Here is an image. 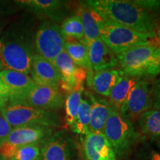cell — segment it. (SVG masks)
<instances>
[{
	"instance_id": "14",
	"label": "cell",
	"mask_w": 160,
	"mask_h": 160,
	"mask_svg": "<svg viewBox=\"0 0 160 160\" xmlns=\"http://www.w3.org/2000/svg\"><path fill=\"white\" fill-rule=\"evenodd\" d=\"M32 79L37 85L59 87L60 73L54 64L35 53L32 59L31 71Z\"/></svg>"
},
{
	"instance_id": "2",
	"label": "cell",
	"mask_w": 160,
	"mask_h": 160,
	"mask_svg": "<svg viewBox=\"0 0 160 160\" xmlns=\"http://www.w3.org/2000/svg\"><path fill=\"white\" fill-rule=\"evenodd\" d=\"M34 38L23 21H16L0 37V60L4 69L28 74L35 55Z\"/></svg>"
},
{
	"instance_id": "1",
	"label": "cell",
	"mask_w": 160,
	"mask_h": 160,
	"mask_svg": "<svg viewBox=\"0 0 160 160\" xmlns=\"http://www.w3.org/2000/svg\"><path fill=\"white\" fill-rule=\"evenodd\" d=\"M84 3L105 19L135 31L156 37L157 14L146 9L140 0H91Z\"/></svg>"
},
{
	"instance_id": "6",
	"label": "cell",
	"mask_w": 160,
	"mask_h": 160,
	"mask_svg": "<svg viewBox=\"0 0 160 160\" xmlns=\"http://www.w3.org/2000/svg\"><path fill=\"white\" fill-rule=\"evenodd\" d=\"M13 128L24 125H43L57 128L62 120L57 112L44 111L19 104H8L0 113Z\"/></svg>"
},
{
	"instance_id": "26",
	"label": "cell",
	"mask_w": 160,
	"mask_h": 160,
	"mask_svg": "<svg viewBox=\"0 0 160 160\" xmlns=\"http://www.w3.org/2000/svg\"><path fill=\"white\" fill-rule=\"evenodd\" d=\"M84 91V88H77L73 91L68 93L67 97L65 100V122L67 126L70 128L74 122L77 117L78 110H79L80 102H81L82 96Z\"/></svg>"
},
{
	"instance_id": "16",
	"label": "cell",
	"mask_w": 160,
	"mask_h": 160,
	"mask_svg": "<svg viewBox=\"0 0 160 160\" xmlns=\"http://www.w3.org/2000/svg\"><path fill=\"white\" fill-rule=\"evenodd\" d=\"M122 74L120 69L108 70L87 74L86 80L88 85L93 91L100 96L108 97L113 88L121 80Z\"/></svg>"
},
{
	"instance_id": "11",
	"label": "cell",
	"mask_w": 160,
	"mask_h": 160,
	"mask_svg": "<svg viewBox=\"0 0 160 160\" xmlns=\"http://www.w3.org/2000/svg\"><path fill=\"white\" fill-rule=\"evenodd\" d=\"M80 160H117L114 150L103 132H96L80 137Z\"/></svg>"
},
{
	"instance_id": "30",
	"label": "cell",
	"mask_w": 160,
	"mask_h": 160,
	"mask_svg": "<svg viewBox=\"0 0 160 160\" xmlns=\"http://www.w3.org/2000/svg\"><path fill=\"white\" fill-rule=\"evenodd\" d=\"M10 97H11L10 91L0 79V113L8 105Z\"/></svg>"
},
{
	"instance_id": "8",
	"label": "cell",
	"mask_w": 160,
	"mask_h": 160,
	"mask_svg": "<svg viewBox=\"0 0 160 160\" xmlns=\"http://www.w3.org/2000/svg\"><path fill=\"white\" fill-rule=\"evenodd\" d=\"M65 38L59 24L43 20L34 36L36 53L53 62L64 50Z\"/></svg>"
},
{
	"instance_id": "35",
	"label": "cell",
	"mask_w": 160,
	"mask_h": 160,
	"mask_svg": "<svg viewBox=\"0 0 160 160\" xmlns=\"http://www.w3.org/2000/svg\"><path fill=\"white\" fill-rule=\"evenodd\" d=\"M0 160H10V159H8L7 157H4V156H2V155L0 154Z\"/></svg>"
},
{
	"instance_id": "10",
	"label": "cell",
	"mask_w": 160,
	"mask_h": 160,
	"mask_svg": "<svg viewBox=\"0 0 160 160\" xmlns=\"http://www.w3.org/2000/svg\"><path fill=\"white\" fill-rule=\"evenodd\" d=\"M152 106V85L147 79H139L119 113L133 122L144 112L151 110Z\"/></svg>"
},
{
	"instance_id": "15",
	"label": "cell",
	"mask_w": 160,
	"mask_h": 160,
	"mask_svg": "<svg viewBox=\"0 0 160 160\" xmlns=\"http://www.w3.org/2000/svg\"><path fill=\"white\" fill-rule=\"evenodd\" d=\"M89 60L93 72L113 70L119 66L116 54L104 43L101 38L86 44Z\"/></svg>"
},
{
	"instance_id": "36",
	"label": "cell",
	"mask_w": 160,
	"mask_h": 160,
	"mask_svg": "<svg viewBox=\"0 0 160 160\" xmlns=\"http://www.w3.org/2000/svg\"><path fill=\"white\" fill-rule=\"evenodd\" d=\"M2 70H4V67H3V65H2V63L1 60H0V71H2Z\"/></svg>"
},
{
	"instance_id": "19",
	"label": "cell",
	"mask_w": 160,
	"mask_h": 160,
	"mask_svg": "<svg viewBox=\"0 0 160 160\" xmlns=\"http://www.w3.org/2000/svg\"><path fill=\"white\" fill-rule=\"evenodd\" d=\"M77 15L81 19L84 31L83 43L88 44L93 40L100 38L99 25L102 21V17L85 3H80L77 10Z\"/></svg>"
},
{
	"instance_id": "34",
	"label": "cell",
	"mask_w": 160,
	"mask_h": 160,
	"mask_svg": "<svg viewBox=\"0 0 160 160\" xmlns=\"http://www.w3.org/2000/svg\"><path fill=\"white\" fill-rule=\"evenodd\" d=\"M6 24H7V22H0V37H1L2 33L4 28L5 27Z\"/></svg>"
},
{
	"instance_id": "5",
	"label": "cell",
	"mask_w": 160,
	"mask_h": 160,
	"mask_svg": "<svg viewBox=\"0 0 160 160\" xmlns=\"http://www.w3.org/2000/svg\"><path fill=\"white\" fill-rule=\"evenodd\" d=\"M102 16V15H101ZM99 25L100 38L116 55L128 50L149 43L153 37L120 25L102 16Z\"/></svg>"
},
{
	"instance_id": "31",
	"label": "cell",
	"mask_w": 160,
	"mask_h": 160,
	"mask_svg": "<svg viewBox=\"0 0 160 160\" xmlns=\"http://www.w3.org/2000/svg\"><path fill=\"white\" fill-rule=\"evenodd\" d=\"M13 127L0 115V145L5 142Z\"/></svg>"
},
{
	"instance_id": "17",
	"label": "cell",
	"mask_w": 160,
	"mask_h": 160,
	"mask_svg": "<svg viewBox=\"0 0 160 160\" xmlns=\"http://www.w3.org/2000/svg\"><path fill=\"white\" fill-rule=\"evenodd\" d=\"M53 63L59 71V86L62 91L69 93L73 90L84 88V85H79L76 81L75 72L77 66L65 50L55 58Z\"/></svg>"
},
{
	"instance_id": "24",
	"label": "cell",
	"mask_w": 160,
	"mask_h": 160,
	"mask_svg": "<svg viewBox=\"0 0 160 160\" xmlns=\"http://www.w3.org/2000/svg\"><path fill=\"white\" fill-rule=\"evenodd\" d=\"M140 133L148 137H160V110L151 109L137 119Z\"/></svg>"
},
{
	"instance_id": "9",
	"label": "cell",
	"mask_w": 160,
	"mask_h": 160,
	"mask_svg": "<svg viewBox=\"0 0 160 160\" xmlns=\"http://www.w3.org/2000/svg\"><path fill=\"white\" fill-rule=\"evenodd\" d=\"M77 148L65 130L55 132L40 146L37 160H77Z\"/></svg>"
},
{
	"instance_id": "4",
	"label": "cell",
	"mask_w": 160,
	"mask_h": 160,
	"mask_svg": "<svg viewBox=\"0 0 160 160\" xmlns=\"http://www.w3.org/2000/svg\"><path fill=\"white\" fill-rule=\"evenodd\" d=\"M103 133L119 159L129 154L139 139V133L136 131L133 122L113 107H111Z\"/></svg>"
},
{
	"instance_id": "25",
	"label": "cell",
	"mask_w": 160,
	"mask_h": 160,
	"mask_svg": "<svg viewBox=\"0 0 160 160\" xmlns=\"http://www.w3.org/2000/svg\"><path fill=\"white\" fill-rule=\"evenodd\" d=\"M91 104L88 99H82L75 121L70 128L73 133L82 137L89 133Z\"/></svg>"
},
{
	"instance_id": "13",
	"label": "cell",
	"mask_w": 160,
	"mask_h": 160,
	"mask_svg": "<svg viewBox=\"0 0 160 160\" xmlns=\"http://www.w3.org/2000/svg\"><path fill=\"white\" fill-rule=\"evenodd\" d=\"M18 6L31 10L40 19L59 23L66 19L67 4L59 0H30L15 1Z\"/></svg>"
},
{
	"instance_id": "32",
	"label": "cell",
	"mask_w": 160,
	"mask_h": 160,
	"mask_svg": "<svg viewBox=\"0 0 160 160\" xmlns=\"http://www.w3.org/2000/svg\"><path fill=\"white\" fill-rule=\"evenodd\" d=\"M156 41L158 44V45L160 46V22L159 25L157 26V31H156V37H155Z\"/></svg>"
},
{
	"instance_id": "29",
	"label": "cell",
	"mask_w": 160,
	"mask_h": 160,
	"mask_svg": "<svg viewBox=\"0 0 160 160\" xmlns=\"http://www.w3.org/2000/svg\"><path fill=\"white\" fill-rule=\"evenodd\" d=\"M152 103L153 109L160 110V77L152 85Z\"/></svg>"
},
{
	"instance_id": "27",
	"label": "cell",
	"mask_w": 160,
	"mask_h": 160,
	"mask_svg": "<svg viewBox=\"0 0 160 160\" xmlns=\"http://www.w3.org/2000/svg\"><path fill=\"white\" fill-rule=\"evenodd\" d=\"M65 39L72 38L79 41L84 40V31L81 19L77 14L66 17L60 26Z\"/></svg>"
},
{
	"instance_id": "20",
	"label": "cell",
	"mask_w": 160,
	"mask_h": 160,
	"mask_svg": "<svg viewBox=\"0 0 160 160\" xmlns=\"http://www.w3.org/2000/svg\"><path fill=\"white\" fill-rule=\"evenodd\" d=\"M0 79L8 88L11 96L24 94L37 85L30 76L13 70L0 71Z\"/></svg>"
},
{
	"instance_id": "23",
	"label": "cell",
	"mask_w": 160,
	"mask_h": 160,
	"mask_svg": "<svg viewBox=\"0 0 160 160\" xmlns=\"http://www.w3.org/2000/svg\"><path fill=\"white\" fill-rule=\"evenodd\" d=\"M41 144H30L19 147H12L2 143L0 145V154L10 160H37Z\"/></svg>"
},
{
	"instance_id": "7",
	"label": "cell",
	"mask_w": 160,
	"mask_h": 160,
	"mask_svg": "<svg viewBox=\"0 0 160 160\" xmlns=\"http://www.w3.org/2000/svg\"><path fill=\"white\" fill-rule=\"evenodd\" d=\"M8 104H19L44 111L57 112L65 104V97L59 87L37 85L24 94L11 96Z\"/></svg>"
},
{
	"instance_id": "12",
	"label": "cell",
	"mask_w": 160,
	"mask_h": 160,
	"mask_svg": "<svg viewBox=\"0 0 160 160\" xmlns=\"http://www.w3.org/2000/svg\"><path fill=\"white\" fill-rule=\"evenodd\" d=\"M55 128L43 125H24L13 128L5 144L12 147H19L30 144H42L53 135Z\"/></svg>"
},
{
	"instance_id": "33",
	"label": "cell",
	"mask_w": 160,
	"mask_h": 160,
	"mask_svg": "<svg viewBox=\"0 0 160 160\" xmlns=\"http://www.w3.org/2000/svg\"><path fill=\"white\" fill-rule=\"evenodd\" d=\"M151 160H160V152H154L152 155Z\"/></svg>"
},
{
	"instance_id": "18",
	"label": "cell",
	"mask_w": 160,
	"mask_h": 160,
	"mask_svg": "<svg viewBox=\"0 0 160 160\" xmlns=\"http://www.w3.org/2000/svg\"><path fill=\"white\" fill-rule=\"evenodd\" d=\"M87 99L91 104V119L89 132H103L106 121L108 118L111 105L105 98L86 92Z\"/></svg>"
},
{
	"instance_id": "28",
	"label": "cell",
	"mask_w": 160,
	"mask_h": 160,
	"mask_svg": "<svg viewBox=\"0 0 160 160\" xmlns=\"http://www.w3.org/2000/svg\"><path fill=\"white\" fill-rule=\"evenodd\" d=\"M18 8L16 2L0 1V22L7 21L17 11Z\"/></svg>"
},
{
	"instance_id": "21",
	"label": "cell",
	"mask_w": 160,
	"mask_h": 160,
	"mask_svg": "<svg viewBox=\"0 0 160 160\" xmlns=\"http://www.w3.org/2000/svg\"><path fill=\"white\" fill-rule=\"evenodd\" d=\"M64 50L71 58L75 65L85 70L87 74L93 73L89 60L88 48L82 42L72 38H66Z\"/></svg>"
},
{
	"instance_id": "3",
	"label": "cell",
	"mask_w": 160,
	"mask_h": 160,
	"mask_svg": "<svg viewBox=\"0 0 160 160\" xmlns=\"http://www.w3.org/2000/svg\"><path fill=\"white\" fill-rule=\"evenodd\" d=\"M121 71L130 77L145 79L160 73V46L155 38L149 43L116 55Z\"/></svg>"
},
{
	"instance_id": "22",
	"label": "cell",
	"mask_w": 160,
	"mask_h": 160,
	"mask_svg": "<svg viewBox=\"0 0 160 160\" xmlns=\"http://www.w3.org/2000/svg\"><path fill=\"white\" fill-rule=\"evenodd\" d=\"M123 73V72H122ZM139 78L130 77L123 73L120 81L111 90L109 95V103L111 107L120 111Z\"/></svg>"
}]
</instances>
